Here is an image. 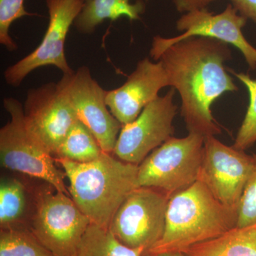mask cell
I'll use <instances>...</instances> for the list:
<instances>
[{"instance_id":"cell-1","label":"cell","mask_w":256,"mask_h":256,"mask_svg":"<svg viewBox=\"0 0 256 256\" xmlns=\"http://www.w3.org/2000/svg\"><path fill=\"white\" fill-rule=\"evenodd\" d=\"M232 58L228 44L202 36L176 42L160 56L170 86L181 98V114L188 133L207 138L222 132L210 106L225 92L238 90L224 65Z\"/></svg>"},{"instance_id":"cell-2","label":"cell","mask_w":256,"mask_h":256,"mask_svg":"<svg viewBox=\"0 0 256 256\" xmlns=\"http://www.w3.org/2000/svg\"><path fill=\"white\" fill-rule=\"evenodd\" d=\"M69 181L70 197L92 224L108 227L128 195L139 188L138 165L102 152L95 161L79 163L55 158Z\"/></svg>"},{"instance_id":"cell-3","label":"cell","mask_w":256,"mask_h":256,"mask_svg":"<svg viewBox=\"0 0 256 256\" xmlns=\"http://www.w3.org/2000/svg\"><path fill=\"white\" fill-rule=\"evenodd\" d=\"M238 212L224 206L197 181L170 197L162 238L144 256L183 252L196 244L216 238L236 226Z\"/></svg>"},{"instance_id":"cell-4","label":"cell","mask_w":256,"mask_h":256,"mask_svg":"<svg viewBox=\"0 0 256 256\" xmlns=\"http://www.w3.org/2000/svg\"><path fill=\"white\" fill-rule=\"evenodd\" d=\"M10 120L0 129V162L6 170L38 178L57 191L68 194L64 172L45 143L28 124L24 106L14 98H5Z\"/></svg>"},{"instance_id":"cell-5","label":"cell","mask_w":256,"mask_h":256,"mask_svg":"<svg viewBox=\"0 0 256 256\" xmlns=\"http://www.w3.org/2000/svg\"><path fill=\"white\" fill-rule=\"evenodd\" d=\"M28 228L54 256H76L92 222L72 197L54 188H38Z\"/></svg>"},{"instance_id":"cell-6","label":"cell","mask_w":256,"mask_h":256,"mask_svg":"<svg viewBox=\"0 0 256 256\" xmlns=\"http://www.w3.org/2000/svg\"><path fill=\"white\" fill-rule=\"evenodd\" d=\"M205 138L188 133L170 138L138 165V183L172 195L198 181Z\"/></svg>"},{"instance_id":"cell-7","label":"cell","mask_w":256,"mask_h":256,"mask_svg":"<svg viewBox=\"0 0 256 256\" xmlns=\"http://www.w3.org/2000/svg\"><path fill=\"white\" fill-rule=\"evenodd\" d=\"M170 197L158 188H134L114 214L109 229L126 246L142 249L144 256L162 238Z\"/></svg>"},{"instance_id":"cell-8","label":"cell","mask_w":256,"mask_h":256,"mask_svg":"<svg viewBox=\"0 0 256 256\" xmlns=\"http://www.w3.org/2000/svg\"><path fill=\"white\" fill-rule=\"evenodd\" d=\"M175 92L172 88L164 96H158L137 118L122 126L112 153L116 158L139 165L152 152L173 137V122L178 112Z\"/></svg>"},{"instance_id":"cell-9","label":"cell","mask_w":256,"mask_h":256,"mask_svg":"<svg viewBox=\"0 0 256 256\" xmlns=\"http://www.w3.org/2000/svg\"><path fill=\"white\" fill-rule=\"evenodd\" d=\"M247 18L242 16L234 8L228 4L222 13L210 12L206 8L188 12L176 22V30L184 32L173 38L156 36L153 38L150 56L159 60L166 48L176 42L193 36L216 38L238 48L252 70L256 69V48L252 46L242 34Z\"/></svg>"},{"instance_id":"cell-10","label":"cell","mask_w":256,"mask_h":256,"mask_svg":"<svg viewBox=\"0 0 256 256\" xmlns=\"http://www.w3.org/2000/svg\"><path fill=\"white\" fill-rule=\"evenodd\" d=\"M84 5L82 0H46L50 22L43 40L36 50L5 70L10 86H18L35 69L46 66L56 67L64 75L74 73L66 58L65 42Z\"/></svg>"},{"instance_id":"cell-11","label":"cell","mask_w":256,"mask_h":256,"mask_svg":"<svg viewBox=\"0 0 256 256\" xmlns=\"http://www.w3.org/2000/svg\"><path fill=\"white\" fill-rule=\"evenodd\" d=\"M252 166L254 156L210 136L205 138L198 181L224 206L238 210Z\"/></svg>"},{"instance_id":"cell-12","label":"cell","mask_w":256,"mask_h":256,"mask_svg":"<svg viewBox=\"0 0 256 256\" xmlns=\"http://www.w3.org/2000/svg\"><path fill=\"white\" fill-rule=\"evenodd\" d=\"M68 98L79 120L94 134L104 152L114 153L122 124L111 114L106 90L92 78L90 69L80 67L58 82Z\"/></svg>"},{"instance_id":"cell-13","label":"cell","mask_w":256,"mask_h":256,"mask_svg":"<svg viewBox=\"0 0 256 256\" xmlns=\"http://www.w3.org/2000/svg\"><path fill=\"white\" fill-rule=\"evenodd\" d=\"M24 114L54 156L78 120L72 102L58 82H50L28 90Z\"/></svg>"},{"instance_id":"cell-14","label":"cell","mask_w":256,"mask_h":256,"mask_svg":"<svg viewBox=\"0 0 256 256\" xmlns=\"http://www.w3.org/2000/svg\"><path fill=\"white\" fill-rule=\"evenodd\" d=\"M166 86H170V80L162 63L144 58L138 62L124 85L106 90V104L124 126L137 118L143 109L159 96L160 90Z\"/></svg>"},{"instance_id":"cell-15","label":"cell","mask_w":256,"mask_h":256,"mask_svg":"<svg viewBox=\"0 0 256 256\" xmlns=\"http://www.w3.org/2000/svg\"><path fill=\"white\" fill-rule=\"evenodd\" d=\"M144 11L142 0L134 4L130 0H86L74 24L80 33L90 34L106 20L114 22L126 16L134 21L140 20Z\"/></svg>"},{"instance_id":"cell-16","label":"cell","mask_w":256,"mask_h":256,"mask_svg":"<svg viewBox=\"0 0 256 256\" xmlns=\"http://www.w3.org/2000/svg\"><path fill=\"white\" fill-rule=\"evenodd\" d=\"M183 252L186 256H256V225L236 226Z\"/></svg>"},{"instance_id":"cell-17","label":"cell","mask_w":256,"mask_h":256,"mask_svg":"<svg viewBox=\"0 0 256 256\" xmlns=\"http://www.w3.org/2000/svg\"><path fill=\"white\" fill-rule=\"evenodd\" d=\"M144 250L126 246L108 227L90 224L84 234L76 256H143Z\"/></svg>"},{"instance_id":"cell-18","label":"cell","mask_w":256,"mask_h":256,"mask_svg":"<svg viewBox=\"0 0 256 256\" xmlns=\"http://www.w3.org/2000/svg\"><path fill=\"white\" fill-rule=\"evenodd\" d=\"M104 152L94 134L82 121L74 124L54 154L79 163L95 161Z\"/></svg>"},{"instance_id":"cell-19","label":"cell","mask_w":256,"mask_h":256,"mask_svg":"<svg viewBox=\"0 0 256 256\" xmlns=\"http://www.w3.org/2000/svg\"><path fill=\"white\" fill-rule=\"evenodd\" d=\"M28 194L24 185L14 178H3L0 184V228L26 225Z\"/></svg>"},{"instance_id":"cell-20","label":"cell","mask_w":256,"mask_h":256,"mask_svg":"<svg viewBox=\"0 0 256 256\" xmlns=\"http://www.w3.org/2000/svg\"><path fill=\"white\" fill-rule=\"evenodd\" d=\"M0 256H54L26 225L0 230Z\"/></svg>"},{"instance_id":"cell-21","label":"cell","mask_w":256,"mask_h":256,"mask_svg":"<svg viewBox=\"0 0 256 256\" xmlns=\"http://www.w3.org/2000/svg\"><path fill=\"white\" fill-rule=\"evenodd\" d=\"M227 70L244 84L248 92L249 105L246 114L233 146L236 149L245 151L256 142V79L252 78L249 74L237 73L230 68Z\"/></svg>"},{"instance_id":"cell-22","label":"cell","mask_w":256,"mask_h":256,"mask_svg":"<svg viewBox=\"0 0 256 256\" xmlns=\"http://www.w3.org/2000/svg\"><path fill=\"white\" fill-rule=\"evenodd\" d=\"M24 4V0H0V43L10 52L18 48L10 34L12 24L23 16L36 15L26 12Z\"/></svg>"},{"instance_id":"cell-23","label":"cell","mask_w":256,"mask_h":256,"mask_svg":"<svg viewBox=\"0 0 256 256\" xmlns=\"http://www.w3.org/2000/svg\"><path fill=\"white\" fill-rule=\"evenodd\" d=\"M254 156V166L244 188L238 206L237 227L256 225V154Z\"/></svg>"},{"instance_id":"cell-24","label":"cell","mask_w":256,"mask_h":256,"mask_svg":"<svg viewBox=\"0 0 256 256\" xmlns=\"http://www.w3.org/2000/svg\"><path fill=\"white\" fill-rule=\"evenodd\" d=\"M234 8L247 20L256 24V0H230Z\"/></svg>"},{"instance_id":"cell-25","label":"cell","mask_w":256,"mask_h":256,"mask_svg":"<svg viewBox=\"0 0 256 256\" xmlns=\"http://www.w3.org/2000/svg\"><path fill=\"white\" fill-rule=\"evenodd\" d=\"M175 8L180 12H188L194 10L205 9L217 0H172Z\"/></svg>"},{"instance_id":"cell-26","label":"cell","mask_w":256,"mask_h":256,"mask_svg":"<svg viewBox=\"0 0 256 256\" xmlns=\"http://www.w3.org/2000/svg\"><path fill=\"white\" fill-rule=\"evenodd\" d=\"M144 256H186L182 252H163L148 254Z\"/></svg>"},{"instance_id":"cell-27","label":"cell","mask_w":256,"mask_h":256,"mask_svg":"<svg viewBox=\"0 0 256 256\" xmlns=\"http://www.w3.org/2000/svg\"><path fill=\"white\" fill-rule=\"evenodd\" d=\"M82 1H84V2H85L86 1V0H82Z\"/></svg>"},{"instance_id":"cell-28","label":"cell","mask_w":256,"mask_h":256,"mask_svg":"<svg viewBox=\"0 0 256 256\" xmlns=\"http://www.w3.org/2000/svg\"><path fill=\"white\" fill-rule=\"evenodd\" d=\"M146 1H149V0H146Z\"/></svg>"}]
</instances>
